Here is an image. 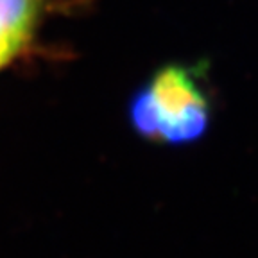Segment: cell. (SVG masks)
<instances>
[{
    "instance_id": "cell-1",
    "label": "cell",
    "mask_w": 258,
    "mask_h": 258,
    "mask_svg": "<svg viewBox=\"0 0 258 258\" xmlns=\"http://www.w3.org/2000/svg\"><path fill=\"white\" fill-rule=\"evenodd\" d=\"M127 115L131 129L151 144L199 142L214 115L201 69L177 63L161 67L133 93Z\"/></svg>"
},
{
    "instance_id": "cell-2",
    "label": "cell",
    "mask_w": 258,
    "mask_h": 258,
    "mask_svg": "<svg viewBox=\"0 0 258 258\" xmlns=\"http://www.w3.org/2000/svg\"><path fill=\"white\" fill-rule=\"evenodd\" d=\"M43 15V0H0V70L32 40Z\"/></svg>"
}]
</instances>
